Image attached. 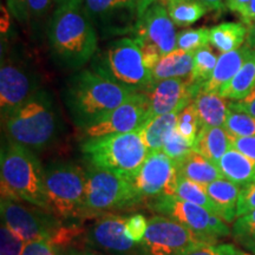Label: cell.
Listing matches in <instances>:
<instances>
[{
  "instance_id": "1",
  "label": "cell",
  "mask_w": 255,
  "mask_h": 255,
  "mask_svg": "<svg viewBox=\"0 0 255 255\" xmlns=\"http://www.w3.org/2000/svg\"><path fill=\"white\" fill-rule=\"evenodd\" d=\"M51 55L64 69L79 70L98 49L97 32L84 2L58 6L47 26Z\"/></svg>"
},
{
  "instance_id": "2",
  "label": "cell",
  "mask_w": 255,
  "mask_h": 255,
  "mask_svg": "<svg viewBox=\"0 0 255 255\" xmlns=\"http://www.w3.org/2000/svg\"><path fill=\"white\" fill-rule=\"evenodd\" d=\"M136 92L138 91L92 70H82L69 79L65 104L73 123L84 130L103 120Z\"/></svg>"
},
{
  "instance_id": "3",
  "label": "cell",
  "mask_w": 255,
  "mask_h": 255,
  "mask_svg": "<svg viewBox=\"0 0 255 255\" xmlns=\"http://www.w3.org/2000/svg\"><path fill=\"white\" fill-rule=\"evenodd\" d=\"M0 175L1 197L24 201L50 213L44 169L31 149L9 141L1 151Z\"/></svg>"
},
{
  "instance_id": "4",
  "label": "cell",
  "mask_w": 255,
  "mask_h": 255,
  "mask_svg": "<svg viewBox=\"0 0 255 255\" xmlns=\"http://www.w3.org/2000/svg\"><path fill=\"white\" fill-rule=\"evenodd\" d=\"M5 128L9 141L31 150L51 144L59 132V117L52 96L38 90L9 115Z\"/></svg>"
},
{
  "instance_id": "5",
  "label": "cell",
  "mask_w": 255,
  "mask_h": 255,
  "mask_svg": "<svg viewBox=\"0 0 255 255\" xmlns=\"http://www.w3.org/2000/svg\"><path fill=\"white\" fill-rule=\"evenodd\" d=\"M81 150L89 165L131 182L149 155L139 131L87 138Z\"/></svg>"
},
{
  "instance_id": "6",
  "label": "cell",
  "mask_w": 255,
  "mask_h": 255,
  "mask_svg": "<svg viewBox=\"0 0 255 255\" xmlns=\"http://www.w3.org/2000/svg\"><path fill=\"white\" fill-rule=\"evenodd\" d=\"M49 212L59 221L88 215L87 173L73 162H56L44 169Z\"/></svg>"
},
{
  "instance_id": "7",
  "label": "cell",
  "mask_w": 255,
  "mask_h": 255,
  "mask_svg": "<svg viewBox=\"0 0 255 255\" xmlns=\"http://www.w3.org/2000/svg\"><path fill=\"white\" fill-rule=\"evenodd\" d=\"M94 71L124 87L143 91L152 83L151 71L144 65L138 38H121L108 45Z\"/></svg>"
},
{
  "instance_id": "8",
  "label": "cell",
  "mask_w": 255,
  "mask_h": 255,
  "mask_svg": "<svg viewBox=\"0 0 255 255\" xmlns=\"http://www.w3.org/2000/svg\"><path fill=\"white\" fill-rule=\"evenodd\" d=\"M85 173L88 215L137 206L143 200L131 181L91 165H88Z\"/></svg>"
},
{
  "instance_id": "9",
  "label": "cell",
  "mask_w": 255,
  "mask_h": 255,
  "mask_svg": "<svg viewBox=\"0 0 255 255\" xmlns=\"http://www.w3.org/2000/svg\"><path fill=\"white\" fill-rule=\"evenodd\" d=\"M150 208L161 215L182 223L207 242H215L219 238L232 234L227 223L219 216L202 207L178 199L176 196L161 195L154 197Z\"/></svg>"
},
{
  "instance_id": "10",
  "label": "cell",
  "mask_w": 255,
  "mask_h": 255,
  "mask_svg": "<svg viewBox=\"0 0 255 255\" xmlns=\"http://www.w3.org/2000/svg\"><path fill=\"white\" fill-rule=\"evenodd\" d=\"M0 212L2 223L25 241V244L47 241L52 245L62 229L56 218L43 214V209L40 208H27L17 200L1 197Z\"/></svg>"
},
{
  "instance_id": "11",
  "label": "cell",
  "mask_w": 255,
  "mask_h": 255,
  "mask_svg": "<svg viewBox=\"0 0 255 255\" xmlns=\"http://www.w3.org/2000/svg\"><path fill=\"white\" fill-rule=\"evenodd\" d=\"M205 242L182 223L155 215L149 220L141 248L144 255H181Z\"/></svg>"
},
{
  "instance_id": "12",
  "label": "cell",
  "mask_w": 255,
  "mask_h": 255,
  "mask_svg": "<svg viewBox=\"0 0 255 255\" xmlns=\"http://www.w3.org/2000/svg\"><path fill=\"white\" fill-rule=\"evenodd\" d=\"M149 120V102L146 96L138 91L100 122L83 130V133L87 138H94L114 133L139 131Z\"/></svg>"
},
{
  "instance_id": "13",
  "label": "cell",
  "mask_w": 255,
  "mask_h": 255,
  "mask_svg": "<svg viewBox=\"0 0 255 255\" xmlns=\"http://www.w3.org/2000/svg\"><path fill=\"white\" fill-rule=\"evenodd\" d=\"M202 87L191 84L188 78H169L152 82L142 92L149 102V117L181 113L193 103L194 97Z\"/></svg>"
},
{
  "instance_id": "14",
  "label": "cell",
  "mask_w": 255,
  "mask_h": 255,
  "mask_svg": "<svg viewBox=\"0 0 255 255\" xmlns=\"http://www.w3.org/2000/svg\"><path fill=\"white\" fill-rule=\"evenodd\" d=\"M37 91L33 75H31L24 64L2 58L0 69V108L2 122Z\"/></svg>"
},
{
  "instance_id": "15",
  "label": "cell",
  "mask_w": 255,
  "mask_h": 255,
  "mask_svg": "<svg viewBox=\"0 0 255 255\" xmlns=\"http://www.w3.org/2000/svg\"><path fill=\"white\" fill-rule=\"evenodd\" d=\"M136 37L155 44L162 56L177 49V33L174 21L169 17L167 9L158 2L152 4L137 19Z\"/></svg>"
},
{
  "instance_id": "16",
  "label": "cell",
  "mask_w": 255,
  "mask_h": 255,
  "mask_svg": "<svg viewBox=\"0 0 255 255\" xmlns=\"http://www.w3.org/2000/svg\"><path fill=\"white\" fill-rule=\"evenodd\" d=\"M177 168V163L163 151L151 152L132 180V184L143 199L157 197L164 194L169 178Z\"/></svg>"
},
{
  "instance_id": "17",
  "label": "cell",
  "mask_w": 255,
  "mask_h": 255,
  "mask_svg": "<svg viewBox=\"0 0 255 255\" xmlns=\"http://www.w3.org/2000/svg\"><path fill=\"white\" fill-rule=\"evenodd\" d=\"M127 216L107 215L98 219L89 228L87 241L92 247L111 252L128 253L135 247V242L126 233Z\"/></svg>"
},
{
  "instance_id": "18",
  "label": "cell",
  "mask_w": 255,
  "mask_h": 255,
  "mask_svg": "<svg viewBox=\"0 0 255 255\" xmlns=\"http://www.w3.org/2000/svg\"><path fill=\"white\" fill-rule=\"evenodd\" d=\"M253 51L245 45L231 52L221 53L212 73V77L202 85L203 90L220 94V91L225 89L226 85L240 71L242 65L252 56Z\"/></svg>"
},
{
  "instance_id": "19",
  "label": "cell",
  "mask_w": 255,
  "mask_h": 255,
  "mask_svg": "<svg viewBox=\"0 0 255 255\" xmlns=\"http://www.w3.org/2000/svg\"><path fill=\"white\" fill-rule=\"evenodd\" d=\"M206 190L214 203L219 218L226 223H234L238 218V201L241 187L222 177L207 184Z\"/></svg>"
},
{
  "instance_id": "20",
  "label": "cell",
  "mask_w": 255,
  "mask_h": 255,
  "mask_svg": "<svg viewBox=\"0 0 255 255\" xmlns=\"http://www.w3.org/2000/svg\"><path fill=\"white\" fill-rule=\"evenodd\" d=\"M193 104L199 117L200 128L225 126L229 110V103L226 98L201 88L194 97Z\"/></svg>"
},
{
  "instance_id": "21",
  "label": "cell",
  "mask_w": 255,
  "mask_h": 255,
  "mask_svg": "<svg viewBox=\"0 0 255 255\" xmlns=\"http://www.w3.org/2000/svg\"><path fill=\"white\" fill-rule=\"evenodd\" d=\"M223 177L239 187H246L255 181V159L231 148L218 162Z\"/></svg>"
},
{
  "instance_id": "22",
  "label": "cell",
  "mask_w": 255,
  "mask_h": 255,
  "mask_svg": "<svg viewBox=\"0 0 255 255\" xmlns=\"http://www.w3.org/2000/svg\"><path fill=\"white\" fill-rule=\"evenodd\" d=\"M231 149V135L223 127H202L197 135L194 150L218 163Z\"/></svg>"
},
{
  "instance_id": "23",
  "label": "cell",
  "mask_w": 255,
  "mask_h": 255,
  "mask_svg": "<svg viewBox=\"0 0 255 255\" xmlns=\"http://www.w3.org/2000/svg\"><path fill=\"white\" fill-rule=\"evenodd\" d=\"M177 169L180 176L189 178L203 186L223 177L218 163L210 161L195 150L191 151L182 162L177 164Z\"/></svg>"
},
{
  "instance_id": "24",
  "label": "cell",
  "mask_w": 255,
  "mask_h": 255,
  "mask_svg": "<svg viewBox=\"0 0 255 255\" xmlns=\"http://www.w3.org/2000/svg\"><path fill=\"white\" fill-rule=\"evenodd\" d=\"M194 52L175 49L162 56L157 65L151 71L152 82L169 78H188L193 70Z\"/></svg>"
},
{
  "instance_id": "25",
  "label": "cell",
  "mask_w": 255,
  "mask_h": 255,
  "mask_svg": "<svg viewBox=\"0 0 255 255\" xmlns=\"http://www.w3.org/2000/svg\"><path fill=\"white\" fill-rule=\"evenodd\" d=\"M178 114L180 113H170L152 117L139 130V135L149 154L162 151L165 138L173 130L176 129Z\"/></svg>"
},
{
  "instance_id": "26",
  "label": "cell",
  "mask_w": 255,
  "mask_h": 255,
  "mask_svg": "<svg viewBox=\"0 0 255 255\" xmlns=\"http://www.w3.org/2000/svg\"><path fill=\"white\" fill-rule=\"evenodd\" d=\"M248 26L244 23L227 21L210 28V44L221 53L231 52L246 43Z\"/></svg>"
},
{
  "instance_id": "27",
  "label": "cell",
  "mask_w": 255,
  "mask_h": 255,
  "mask_svg": "<svg viewBox=\"0 0 255 255\" xmlns=\"http://www.w3.org/2000/svg\"><path fill=\"white\" fill-rule=\"evenodd\" d=\"M167 9L169 17L177 26H189L209 11L201 0H156Z\"/></svg>"
},
{
  "instance_id": "28",
  "label": "cell",
  "mask_w": 255,
  "mask_h": 255,
  "mask_svg": "<svg viewBox=\"0 0 255 255\" xmlns=\"http://www.w3.org/2000/svg\"><path fill=\"white\" fill-rule=\"evenodd\" d=\"M255 89V50L242 65L234 78L220 91V96L226 100L238 102L245 100Z\"/></svg>"
},
{
  "instance_id": "29",
  "label": "cell",
  "mask_w": 255,
  "mask_h": 255,
  "mask_svg": "<svg viewBox=\"0 0 255 255\" xmlns=\"http://www.w3.org/2000/svg\"><path fill=\"white\" fill-rule=\"evenodd\" d=\"M218 59V56L213 52L212 47L209 45H206L195 51L194 52L193 70L188 77L191 84L196 85V87H202L212 77V73L214 71Z\"/></svg>"
},
{
  "instance_id": "30",
  "label": "cell",
  "mask_w": 255,
  "mask_h": 255,
  "mask_svg": "<svg viewBox=\"0 0 255 255\" xmlns=\"http://www.w3.org/2000/svg\"><path fill=\"white\" fill-rule=\"evenodd\" d=\"M176 197L202 207V208L209 210L210 213L218 216V212H216L214 203L210 200L208 193L206 190V186H203V184L197 183L195 181H191L189 178L182 177L178 175V188Z\"/></svg>"
},
{
  "instance_id": "31",
  "label": "cell",
  "mask_w": 255,
  "mask_h": 255,
  "mask_svg": "<svg viewBox=\"0 0 255 255\" xmlns=\"http://www.w3.org/2000/svg\"><path fill=\"white\" fill-rule=\"evenodd\" d=\"M84 7L91 19H109L123 11L137 13L133 0H84Z\"/></svg>"
},
{
  "instance_id": "32",
  "label": "cell",
  "mask_w": 255,
  "mask_h": 255,
  "mask_svg": "<svg viewBox=\"0 0 255 255\" xmlns=\"http://www.w3.org/2000/svg\"><path fill=\"white\" fill-rule=\"evenodd\" d=\"M223 128L231 136L255 137V117L229 109Z\"/></svg>"
},
{
  "instance_id": "33",
  "label": "cell",
  "mask_w": 255,
  "mask_h": 255,
  "mask_svg": "<svg viewBox=\"0 0 255 255\" xmlns=\"http://www.w3.org/2000/svg\"><path fill=\"white\" fill-rule=\"evenodd\" d=\"M210 43V28H187L177 34V49L195 52Z\"/></svg>"
},
{
  "instance_id": "34",
  "label": "cell",
  "mask_w": 255,
  "mask_h": 255,
  "mask_svg": "<svg viewBox=\"0 0 255 255\" xmlns=\"http://www.w3.org/2000/svg\"><path fill=\"white\" fill-rule=\"evenodd\" d=\"M194 150V145L190 142H188L184 137L175 129L169 133L165 138L162 151L164 152L168 157H170L175 163L182 162L191 151Z\"/></svg>"
},
{
  "instance_id": "35",
  "label": "cell",
  "mask_w": 255,
  "mask_h": 255,
  "mask_svg": "<svg viewBox=\"0 0 255 255\" xmlns=\"http://www.w3.org/2000/svg\"><path fill=\"white\" fill-rule=\"evenodd\" d=\"M176 129L188 142L195 145L197 135H199L201 128L199 117H197V113L193 103H190L178 114Z\"/></svg>"
},
{
  "instance_id": "36",
  "label": "cell",
  "mask_w": 255,
  "mask_h": 255,
  "mask_svg": "<svg viewBox=\"0 0 255 255\" xmlns=\"http://www.w3.org/2000/svg\"><path fill=\"white\" fill-rule=\"evenodd\" d=\"M232 234L242 244L248 240L255 239V210L237 218L233 223Z\"/></svg>"
},
{
  "instance_id": "37",
  "label": "cell",
  "mask_w": 255,
  "mask_h": 255,
  "mask_svg": "<svg viewBox=\"0 0 255 255\" xmlns=\"http://www.w3.org/2000/svg\"><path fill=\"white\" fill-rule=\"evenodd\" d=\"M25 241L2 223L0 228V255H21Z\"/></svg>"
},
{
  "instance_id": "38",
  "label": "cell",
  "mask_w": 255,
  "mask_h": 255,
  "mask_svg": "<svg viewBox=\"0 0 255 255\" xmlns=\"http://www.w3.org/2000/svg\"><path fill=\"white\" fill-rule=\"evenodd\" d=\"M149 220L143 214H132L126 219V233L135 244H141L144 238Z\"/></svg>"
},
{
  "instance_id": "39",
  "label": "cell",
  "mask_w": 255,
  "mask_h": 255,
  "mask_svg": "<svg viewBox=\"0 0 255 255\" xmlns=\"http://www.w3.org/2000/svg\"><path fill=\"white\" fill-rule=\"evenodd\" d=\"M234 247L231 244L205 242L181 255H232Z\"/></svg>"
},
{
  "instance_id": "40",
  "label": "cell",
  "mask_w": 255,
  "mask_h": 255,
  "mask_svg": "<svg viewBox=\"0 0 255 255\" xmlns=\"http://www.w3.org/2000/svg\"><path fill=\"white\" fill-rule=\"evenodd\" d=\"M252 210H255V181L248 186L241 188L238 201L237 216L239 218V216L247 214Z\"/></svg>"
},
{
  "instance_id": "41",
  "label": "cell",
  "mask_w": 255,
  "mask_h": 255,
  "mask_svg": "<svg viewBox=\"0 0 255 255\" xmlns=\"http://www.w3.org/2000/svg\"><path fill=\"white\" fill-rule=\"evenodd\" d=\"M138 39L141 41V51L144 65L150 70V71H152V70L155 69V66L158 64L159 59L162 58L161 51H159L158 47L156 46L155 44H152L151 41L142 39V38H138Z\"/></svg>"
},
{
  "instance_id": "42",
  "label": "cell",
  "mask_w": 255,
  "mask_h": 255,
  "mask_svg": "<svg viewBox=\"0 0 255 255\" xmlns=\"http://www.w3.org/2000/svg\"><path fill=\"white\" fill-rule=\"evenodd\" d=\"M6 2L12 17L20 24H26L30 19L27 0H6Z\"/></svg>"
},
{
  "instance_id": "43",
  "label": "cell",
  "mask_w": 255,
  "mask_h": 255,
  "mask_svg": "<svg viewBox=\"0 0 255 255\" xmlns=\"http://www.w3.org/2000/svg\"><path fill=\"white\" fill-rule=\"evenodd\" d=\"M231 148L255 159V137L231 136Z\"/></svg>"
},
{
  "instance_id": "44",
  "label": "cell",
  "mask_w": 255,
  "mask_h": 255,
  "mask_svg": "<svg viewBox=\"0 0 255 255\" xmlns=\"http://www.w3.org/2000/svg\"><path fill=\"white\" fill-rule=\"evenodd\" d=\"M21 255H57L53 246L47 241H33L25 244Z\"/></svg>"
},
{
  "instance_id": "45",
  "label": "cell",
  "mask_w": 255,
  "mask_h": 255,
  "mask_svg": "<svg viewBox=\"0 0 255 255\" xmlns=\"http://www.w3.org/2000/svg\"><path fill=\"white\" fill-rule=\"evenodd\" d=\"M55 0H27L30 18L39 19L47 14Z\"/></svg>"
},
{
  "instance_id": "46",
  "label": "cell",
  "mask_w": 255,
  "mask_h": 255,
  "mask_svg": "<svg viewBox=\"0 0 255 255\" xmlns=\"http://www.w3.org/2000/svg\"><path fill=\"white\" fill-rule=\"evenodd\" d=\"M229 109L240 111V113H245L251 115V116L255 117V89L250 96H247L245 100L232 102L228 105Z\"/></svg>"
},
{
  "instance_id": "47",
  "label": "cell",
  "mask_w": 255,
  "mask_h": 255,
  "mask_svg": "<svg viewBox=\"0 0 255 255\" xmlns=\"http://www.w3.org/2000/svg\"><path fill=\"white\" fill-rule=\"evenodd\" d=\"M240 17H241L242 23L248 27L255 24V0H252L250 4L242 9Z\"/></svg>"
},
{
  "instance_id": "48",
  "label": "cell",
  "mask_w": 255,
  "mask_h": 255,
  "mask_svg": "<svg viewBox=\"0 0 255 255\" xmlns=\"http://www.w3.org/2000/svg\"><path fill=\"white\" fill-rule=\"evenodd\" d=\"M251 1L252 0H227V1H226V6H227L232 12L240 14L242 9L246 7Z\"/></svg>"
},
{
  "instance_id": "49",
  "label": "cell",
  "mask_w": 255,
  "mask_h": 255,
  "mask_svg": "<svg viewBox=\"0 0 255 255\" xmlns=\"http://www.w3.org/2000/svg\"><path fill=\"white\" fill-rule=\"evenodd\" d=\"M133 2H135L136 5L137 13H138V18H139L152 4H155L156 0H133Z\"/></svg>"
},
{
  "instance_id": "50",
  "label": "cell",
  "mask_w": 255,
  "mask_h": 255,
  "mask_svg": "<svg viewBox=\"0 0 255 255\" xmlns=\"http://www.w3.org/2000/svg\"><path fill=\"white\" fill-rule=\"evenodd\" d=\"M208 7L209 11H220L223 8L227 0H201Z\"/></svg>"
},
{
  "instance_id": "51",
  "label": "cell",
  "mask_w": 255,
  "mask_h": 255,
  "mask_svg": "<svg viewBox=\"0 0 255 255\" xmlns=\"http://www.w3.org/2000/svg\"><path fill=\"white\" fill-rule=\"evenodd\" d=\"M245 45L248 46L252 50H255V24L248 27V34Z\"/></svg>"
},
{
  "instance_id": "52",
  "label": "cell",
  "mask_w": 255,
  "mask_h": 255,
  "mask_svg": "<svg viewBox=\"0 0 255 255\" xmlns=\"http://www.w3.org/2000/svg\"><path fill=\"white\" fill-rule=\"evenodd\" d=\"M241 245H244V246L246 247L247 250L251 252V253L255 254V239H254V240H248V241L242 242Z\"/></svg>"
},
{
  "instance_id": "53",
  "label": "cell",
  "mask_w": 255,
  "mask_h": 255,
  "mask_svg": "<svg viewBox=\"0 0 255 255\" xmlns=\"http://www.w3.org/2000/svg\"><path fill=\"white\" fill-rule=\"evenodd\" d=\"M55 2L58 6L69 4V2H84V0H55Z\"/></svg>"
},
{
  "instance_id": "54",
  "label": "cell",
  "mask_w": 255,
  "mask_h": 255,
  "mask_svg": "<svg viewBox=\"0 0 255 255\" xmlns=\"http://www.w3.org/2000/svg\"><path fill=\"white\" fill-rule=\"evenodd\" d=\"M232 255H255V254L248 253V252H245V251H242V250H239V248H237V247H234Z\"/></svg>"
},
{
  "instance_id": "55",
  "label": "cell",
  "mask_w": 255,
  "mask_h": 255,
  "mask_svg": "<svg viewBox=\"0 0 255 255\" xmlns=\"http://www.w3.org/2000/svg\"><path fill=\"white\" fill-rule=\"evenodd\" d=\"M71 255H100L97 253H95V252H91V251H82V252H72Z\"/></svg>"
}]
</instances>
